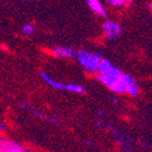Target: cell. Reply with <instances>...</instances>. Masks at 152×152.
<instances>
[{"label":"cell","mask_w":152,"mask_h":152,"mask_svg":"<svg viewBox=\"0 0 152 152\" xmlns=\"http://www.w3.org/2000/svg\"><path fill=\"white\" fill-rule=\"evenodd\" d=\"M19 1H23V2H32V1H35V0H19Z\"/></svg>","instance_id":"obj_13"},{"label":"cell","mask_w":152,"mask_h":152,"mask_svg":"<svg viewBox=\"0 0 152 152\" xmlns=\"http://www.w3.org/2000/svg\"><path fill=\"white\" fill-rule=\"evenodd\" d=\"M98 114H99V116H102V115H103L104 113H103V111H100V112L98 113Z\"/></svg>","instance_id":"obj_14"},{"label":"cell","mask_w":152,"mask_h":152,"mask_svg":"<svg viewBox=\"0 0 152 152\" xmlns=\"http://www.w3.org/2000/svg\"><path fill=\"white\" fill-rule=\"evenodd\" d=\"M26 149L20 144L12 140L0 137V152H25Z\"/></svg>","instance_id":"obj_4"},{"label":"cell","mask_w":152,"mask_h":152,"mask_svg":"<svg viewBox=\"0 0 152 152\" xmlns=\"http://www.w3.org/2000/svg\"><path fill=\"white\" fill-rule=\"evenodd\" d=\"M86 2L88 8L94 13H96L97 15H99L100 17H107V11L101 4L100 0H86Z\"/></svg>","instance_id":"obj_6"},{"label":"cell","mask_w":152,"mask_h":152,"mask_svg":"<svg viewBox=\"0 0 152 152\" xmlns=\"http://www.w3.org/2000/svg\"><path fill=\"white\" fill-rule=\"evenodd\" d=\"M21 107H25L26 110H29V111H30L33 115H35L36 117H38V118H39V119H43V120H46V121H50V122H56V118H54V117L46 116V115L42 114L39 111H36V110L32 109V107H31L30 105H28V104H23V103H21Z\"/></svg>","instance_id":"obj_8"},{"label":"cell","mask_w":152,"mask_h":152,"mask_svg":"<svg viewBox=\"0 0 152 152\" xmlns=\"http://www.w3.org/2000/svg\"><path fill=\"white\" fill-rule=\"evenodd\" d=\"M0 137H1V132H0Z\"/></svg>","instance_id":"obj_15"},{"label":"cell","mask_w":152,"mask_h":152,"mask_svg":"<svg viewBox=\"0 0 152 152\" xmlns=\"http://www.w3.org/2000/svg\"><path fill=\"white\" fill-rule=\"evenodd\" d=\"M53 54L61 58H75L77 56V51L69 47H61L58 46L53 49Z\"/></svg>","instance_id":"obj_5"},{"label":"cell","mask_w":152,"mask_h":152,"mask_svg":"<svg viewBox=\"0 0 152 152\" xmlns=\"http://www.w3.org/2000/svg\"><path fill=\"white\" fill-rule=\"evenodd\" d=\"M39 76H41V78L43 79L46 83L48 84L49 86L53 87V88H56V89H58V91H62V89L64 91V84L61 83V82H58V81H56V80H53L52 78H50V77L46 74V72L42 71L41 74H39Z\"/></svg>","instance_id":"obj_7"},{"label":"cell","mask_w":152,"mask_h":152,"mask_svg":"<svg viewBox=\"0 0 152 152\" xmlns=\"http://www.w3.org/2000/svg\"><path fill=\"white\" fill-rule=\"evenodd\" d=\"M79 64L89 72H98L100 65L103 61V56L98 53H93L86 50H80L76 56Z\"/></svg>","instance_id":"obj_2"},{"label":"cell","mask_w":152,"mask_h":152,"mask_svg":"<svg viewBox=\"0 0 152 152\" xmlns=\"http://www.w3.org/2000/svg\"><path fill=\"white\" fill-rule=\"evenodd\" d=\"M102 30H103L104 35L107 38L115 39V38L119 37L121 34V26L116 21L107 20L102 25Z\"/></svg>","instance_id":"obj_3"},{"label":"cell","mask_w":152,"mask_h":152,"mask_svg":"<svg viewBox=\"0 0 152 152\" xmlns=\"http://www.w3.org/2000/svg\"><path fill=\"white\" fill-rule=\"evenodd\" d=\"M64 91H70V93H74V94H84L86 91L85 88H84V86L76 83L64 84Z\"/></svg>","instance_id":"obj_9"},{"label":"cell","mask_w":152,"mask_h":152,"mask_svg":"<svg viewBox=\"0 0 152 152\" xmlns=\"http://www.w3.org/2000/svg\"><path fill=\"white\" fill-rule=\"evenodd\" d=\"M97 79L116 94L127 93L131 96H136L140 93V88L134 79L129 75L124 74L117 67H114L111 62L105 58H103L100 65Z\"/></svg>","instance_id":"obj_1"},{"label":"cell","mask_w":152,"mask_h":152,"mask_svg":"<svg viewBox=\"0 0 152 152\" xmlns=\"http://www.w3.org/2000/svg\"><path fill=\"white\" fill-rule=\"evenodd\" d=\"M4 130H5V124H3V122L0 121V132H1V131H4Z\"/></svg>","instance_id":"obj_12"},{"label":"cell","mask_w":152,"mask_h":152,"mask_svg":"<svg viewBox=\"0 0 152 152\" xmlns=\"http://www.w3.org/2000/svg\"><path fill=\"white\" fill-rule=\"evenodd\" d=\"M21 32H23L25 35L30 36L34 33V27H33L31 23H26V25L23 26V28H21Z\"/></svg>","instance_id":"obj_11"},{"label":"cell","mask_w":152,"mask_h":152,"mask_svg":"<svg viewBox=\"0 0 152 152\" xmlns=\"http://www.w3.org/2000/svg\"><path fill=\"white\" fill-rule=\"evenodd\" d=\"M107 2H109V4L112 5V7L120 8V7H124V5L130 3L131 0H107Z\"/></svg>","instance_id":"obj_10"}]
</instances>
